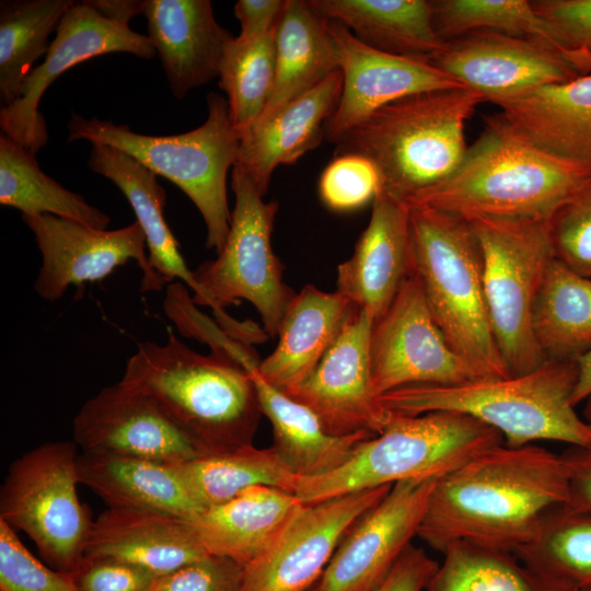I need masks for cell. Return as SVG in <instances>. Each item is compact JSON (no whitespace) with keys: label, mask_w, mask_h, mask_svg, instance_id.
Segmentation results:
<instances>
[{"label":"cell","mask_w":591,"mask_h":591,"mask_svg":"<svg viewBox=\"0 0 591 591\" xmlns=\"http://www.w3.org/2000/svg\"><path fill=\"white\" fill-rule=\"evenodd\" d=\"M568 500L560 454L502 443L436 480L417 536L441 554L456 543L514 553Z\"/></svg>","instance_id":"cell-1"},{"label":"cell","mask_w":591,"mask_h":591,"mask_svg":"<svg viewBox=\"0 0 591 591\" xmlns=\"http://www.w3.org/2000/svg\"><path fill=\"white\" fill-rule=\"evenodd\" d=\"M590 177L591 167L541 149L500 113L485 118L483 131L449 177L406 205L429 207L466 221H549Z\"/></svg>","instance_id":"cell-2"},{"label":"cell","mask_w":591,"mask_h":591,"mask_svg":"<svg viewBox=\"0 0 591 591\" xmlns=\"http://www.w3.org/2000/svg\"><path fill=\"white\" fill-rule=\"evenodd\" d=\"M119 382L154 403L201 455L252 443L262 410L248 373L196 352L171 329L164 344L138 346Z\"/></svg>","instance_id":"cell-3"},{"label":"cell","mask_w":591,"mask_h":591,"mask_svg":"<svg viewBox=\"0 0 591 591\" xmlns=\"http://www.w3.org/2000/svg\"><path fill=\"white\" fill-rule=\"evenodd\" d=\"M577 376L576 361L546 360L523 374L455 385H408L378 399L387 412L401 415H467L498 430L503 444L510 448L540 440L590 447L591 430L571 403Z\"/></svg>","instance_id":"cell-4"},{"label":"cell","mask_w":591,"mask_h":591,"mask_svg":"<svg viewBox=\"0 0 591 591\" xmlns=\"http://www.w3.org/2000/svg\"><path fill=\"white\" fill-rule=\"evenodd\" d=\"M485 97L468 88L421 92L371 114L335 146L334 157L357 154L376 169L380 189L407 202L460 165L465 124Z\"/></svg>","instance_id":"cell-5"},{"label":"cell","mask_w":591,"mask_h":591,"mask_svg":"<svg viewBox=\"0 0 591 591\" xmlns=\"http://www.w3.org/2000/svg\"><path fill=\"white\" fill-rule=\"evenodd\" d=\"M408 207L409 270L438 327L486 378L510 376L491 331L482 253L470 222L429 207Z\"/></svg>","instance_id":"cell-6"},{"label":"cell","mask_w":591,"mask_h":591,"mask_svg":"<svg viewBox=\"0 0 591 591\" xmlns=\"http://www.w3.org/2000/svg\"><path fill=\"white\" fill-rule=\"evenodd\" d=\"M502 443L498 430L464 414L391 413L384 429L366 440L348 462L320 476L297 477L293 494L312 503L407 479L440 478Z\"/></svg>","instance_id":"cell-7"},{"label":"cell","mask_w":591,"mask_h":591,"mask_svg":"<svg viewBox=\"0 0 591 591\" xmlns=\"http://www.w3.org/2000/svg\"><path fill=\"white\" fill-rule=\"evenodd\" d=\"M207 107L208 115L201 126L173 136L141 135L127 125L72 113L68 141L86 140L119 149L155 175L174 183L199 210L207 231L206 246L218 254L230 230L227 175L239 159L240 135L222 95L209 93Z\"/></svg>","instance_id":"cell-8"},{"label":"cell","mask_w":591,"mask_h":591,"mask_svg":"<svg viewBox=\"0 0 591 591\" xmlns=\"http://www.w3.org/2000/svg\"><path fill=\"white\" fill-rule=\"evenodd\" d=\"M231 186L235 206L227 240L216 259L193 270V300L197 305L209 306L217 323L242 341L251 340L255 325L237 322L224 309L241 300L248 301L257 310L266 335L275 338L296 296L283 282V265L271 247L278 202L264 201L254 181L237 164L232 169Z\"/></svg>","instance_id":"cell-9"},{"label":"cell","mask_w":591,"mask_h":591,"mask_svg":"<svg viewBox=\"0 0 591 591\" xmlns=\"http://www.w3.org/2000/svg\"><path fill=\"white\" fill-rule=\"evenodd\" d=\"M468 222L482 253L484 294L500 355L511 375L533 371L547 360L533 333L532 312L555 258L549 221L478 218Z\"/></svg>","instance_id":"cell-10"},{"label":"cell","mask_w":591,"mask_h":591,"mask_svg":"<svg viewBox=\"0 0 591 591\" xmlns=\"http://www.w3.org/2000/svg\"><path fill=\"white\" fill-rule=\"evenodd\" d=\"M77 444L47 442L10 465L0 490V520L25 532L53 569L73 572L93 520L78 496Z\"/></svg>","instance_id":"cell-11"},{"label":"cell","mask_w":591,"mask_h":591,"mask_svg":"<svg viewBox=\"0 0 591 591\" xmlns=\"http://www.w3.org/2000/svg\"><path fill=\"white\" fill-rule=\"evenodd\" d=\"M370 370L376 397L408 385H455L486 378L449 345L410 270L373 322Z\"/></svg>","instance_id":"cell-12"},{"label":"cell","mask_w":591,"mask_h":591,"mask_svg":"<svg viewBox=\"0 0 591 591\" xmlns=\"http://www.w3.org/2000/svg\"><path fill=\"white\" fill-rule=\"evenodd\" d=\"M22 220L42 255L34 288L44 300L60 299L70 286L100 281L129 260L137 262L142 271V292L166 286L150 266L146 236L137 221L107 231L53 215L22 216Z\"/></svg>","instance_id":"cell-13"},{"label":"cell","mask_w":591,"mask_h":591,"mask_svg":"<svg viewBox=\"0 0 591 591\" xmlns=\"http://www.w3.org/2000/svg\"><path fill=\"white\" fill-rule=\"evenodd\" d=\"M391 487L304 503L271 548L243 568L242 591H311L350 526Z\"/></svg>","instance_id":"cell-14"},{"label":"cell","mask_w":591,"mask_h":591,"mask_svg":"<svg viewBox=\"0 0 591 591\" xmlns=\"http://www.w3.org/2000/svg\"><path fill=\"white\" fill-rule=\"evenodd\" d=\"M111 53L144 59L157 56L148 36L104 19L82 1L74 2L61 19L44 61L23 82L20 97L1 107L2 134L36 154L48 142L38 109L47 88L71 67Z\"/></svg>","instance_id":"cell-15"},{"label":"cell","mask_w":591,"mask_h":591,"mask_svg":"<svg viewBox=\"0 0 591 591\" xmlns=\"http://www.w3.org/2000/svg\"><path fill=\"white\" fill-rule=\"evenodd\" d=\"M374 318L354 305L339 334L311 374L286 392L310 408L337 437L379 434L391 413L373 393L370 338Z\"/></svg>","instance_id":"cell-16"},{"label":"cell","mask_w":591,"mask_h":591,"mask_svg":"<svg viewBox=\"0 0 591 591\" xmlns=\"http://www.w3.org/2000/svg\"><path fill=\"white\" fill-rule=\"evenodd\" d=\"M438 478L395 483L347 531L312 591H370L417 536Z\"/></svg>","instance_id":"cell-17"},{"label":"cell","mask_w":591,"mask_h":591,"mask_svg":"<svg viewBox=\"0 0 591 591\" xmlns=\"http://www.w3.org/2000/svg\"><path fill=\"white\" fill-rule=\"evenodd\" d=\"M429 62L491 103L579 77L548 43L489 30L444 42Z\"/></svg>","instance_id":"cell-18"},{"label":"cell","mask_w":591,"mask_h":591,"mask_svg":"<svg viewBox=\"0 0 591 591\" xmlns=\"http://www.w3.org/2000/svg\"><path fill=\"white\" fill-rule=\"evenodd\" d=\"M343 74L338 105L325 124V139L337 143L379 108L433 90L465 88L425 59L375 49L344 24L328 20Z\"/></svg>","instance_id":"cell-19"},{"label":"cell","mask_w":591,"mask_h":591,"mask_svg":"<svg viewBox=\"0 0 591 591\" xmlns=\"http://www.w3.org/2000/svg\"><path fill=\"white\" fill-rule=\"evenodd\" d=\"M84 453L182 463L200 454L195 444L141 393L120 382L88 399L73 419Z\"/></svg>","instance_id":"cell-20"},{"label":"cell","mask_w":591,"mask_h":591,"mask_svg":"<svg viewBox=\"0 0 591 591\" xmlns=\"http://www.w3.org/2000/svg\"><path fill=\"white\" fill-rule=\"evenodd\" d=\"M409 207L379 189L352 255L337 267V290L378 318L409 274Z\"/></svg>","instance_id":"cell-21"},{"label":"cell","mask_w":591,"mask_h":591,"mask_svg":"<svg viewBox=\"0 0 591 591\" xmlns=\"http://www.w3.org/2000/svg\"><path fill=\"white\" fill-rule=\"evenodd\" d=\"M148 37L172 93L178 100L219 77L233 38L213 15L209 0H146Z\"/></svg>","instance_id":"cell-22"},{"label":"cell","mask_w":591,"mask_h":591,"mask_svg":"<svg viewBox=\"0 0 591 591\" xmlns=\"http://www.w3.org/2000/svg\"><path fill=\"white\" fill-rule=\"evenodd\" d=\"M84 555L126 561L160 577L209 556L187 519L124 508H107L93 520Z\"/></svg>","instance_id":"cell-23"},{"label":"cell","mask_w":591,"mask_h":591,"mask_svg":"<svg viewBox=\"0 0 591 591\" xmlns=\"http://www.w3.org/2000/svg\"><path fill=\"white\" fill-rule=\"evenodd\" d=\"M303 505L292 493L257 485L187 521L209 555L244 568L271 548Z\"/></svg>","instance_id":"cell-24"},{"label":"cell","mask_w":591,"mask_h":591,"mask_svg":"<svg viewBox=\"0 0 591 591\" xmlns=\"http://www.w3.org/2000/svg\"><path fill=\"white\" fill-rule=\"evenodd\" d=\"M343 89L336 71L308 93L286 105L268 121L240 135V165L265 196L280 164H293L325 138V124L335 112Z\"/></svg>","instance_id":"cell-25"},{"label":"cell","mask_w":591,"mask_h":591,"mask_svg":"<svg viewBox=\"0 0 591 591\" xmlns=\"http://www.w3.org/2000/svg\"><path fill=\"white\" fill-rule=\"evenodd\" d=\"M529 141L591 167V74L494 102Z\"/></svg>","instance_id":"cell-26"},{"label":"cell","mask_w":591,"mask_h":591,"mask_svg":"<svg viewBox=\"0 0 591 591\" xmlns=\"http://www.w3.org/2000/svg\"><path fill=\"white\" fill-rule=\"evenodd\" d=\"M352 308L338 291L305 285L282 317L276 348L259 361V374L282 392L302 383L334 343Z\"/></svg>","instance_id":"cell-27"},{"label":"cell","mask_w":591,"mask_h":591,"mask_svg":"<svg viewBox=\"0 0 591 591\" xmlns=\"http://www.w3.org/2000/svg\"><path fill=\"white\" fill-rule=\"evenodd\" d=\"M178 463L84 453L78 455L79 483L108 508L139 509L192 519L204 508L187 488Z\"/></svg>","instance_id":"cell-28"},{"label":"cell","mask_w":591,"mask_h":591,"mask_svg":"<svg viewBox=\"0 0 591 591\" xmlns=\"http://www.w3.org/2000/svg\"><path fill=\"white\" fill-rule=\"evenodd\" d=\"M258 404L273 427V448L283 464L298 477L329 473L357 452L371 433L337 437L328 433L318 417L305 405L268 383L258 372V363L247 371Z\"/></svg>","instance_id":"cell-29"},{"label":"cell","mask_w":591,"mask_h":591,"mask_svg":"<svg viewBox=\"0 0 591 591\" xmlns=\"http://www.w3.org/2000/svg\"><path fill=\"white\" fill-rule=\"evenodd\" d=\"M328 20L309 0H287L276 30V73L273 92L256 123L271 119L293 100L339 71Z\"/></svg>","instance_id":"cell-30"},{"label":"cell","mask_w":591,"mask_h":591,"mask_svg":"<svg viewBox=\"0 0 591 591\" xmlns=\"http://www.w3.org/2000/svg\"><path fill=\"white\" fill-rule=\"evenodd\" d=\"M89 167L112 181L129 201L147 242L149 263L166 285L179 279L192 291L196 283L179 244L164 218L165 192L152 171L126 152L92 144Z\"/></svg>","instance_id":"cell-31"},{"label":"cell","mask_w":591,"mask_h":591,"mask_svg":"<svg viewBox=\"0 0 591 591\" xmlns=\"http://www.w3.org/2000/svg\"><path fill=\"white\" fill-rule=\"evenodd\" d=\"M327 20L344 24L364 44L394 55L428 60L443 46L427 0H309Z\"/></svg>","instance_id":"cell-32"},{"label":"cell","mask_w":591,"mask_h":591,"mask_svg":"<svg viewBox=\"0 0 591 591\" xmlns=\"http://www.w3.org/2000/svg\"><path fill=\"white\" fill-rule=\"evenodd\" d=\"M532 328L547 360H573L591 350V277L556 257L536 294Z\"/></svg>","instance_id":"cell-33"},{"label":"cell","mask_w":591,"mask_h":591,"mask_svg":"<svg viewBox=\"0 0 591 591\" xmlns=\"http://www.w3.org/2000/svg\"><path fill=\"white\" fill-rule=\"evenodd\" d=\"M177 466L190 494L204 509L228 501L257 485L293 494L298 477L273 447L259 449L252 443L202 454Z\"/></svg>","instance_id":"cell-34"},{"label":"cell","mask_w":591,"mask_h":591,"mask_svg":"<svg viewBox=\"0 0 591 591\" xmlns=\"http://www.w3.org/2000/svg\"><path fill=\"white\" fill-rule=\"evenodd\" d=\"M0 204L22 216L53 215L105 230L111 218L47 176L35 153L4 134L0 136Z\"/></svg>","instance_id":"cell-35"},{"label":"cell","mask_w":591,"mask_h":591,"mask_svg":"<svg viewBox=\"0 0 591 591\" xmlns=\"http://www.w3.org/2000/svg\"><path fill=\"white\" fill-rule=\"evenodd\" d=\"M72 0H4L0 3V100L7 106L20 97L34 63L46 56Z\"/></svg>","instance_id":"cell-36"},{"label":"cell","mask_w":591,"mask_h":591,"mask_svg":"<svg viewBox=\"0 0 591 591\" xmlns=\"http://www.w3.org/2000/svg\"><path fill=\"white\" fill-rule=\"evenodd\" d=\"M425 591H580L538 572L513 553L465 543L449 546Z\"/></svg>","instance_id":"cell-37"},{"label":"cell","mask_w":591,"mask_h":591,"mask_svg":"<svg viewBox=\"0 0 591 591\" xmlns=\"http://www.w3.org/2000/svg\"><path fill=\"white\" fill-rule=\"evenodd\" d=\"M528 567L591 591V512L561 505L513 553Z\"/></svg>","instance_id":"cell-38"},{"label":"cell","mask_w":591,"mask_h":591,"mask_svg":"<svg viewBox=\"0 0 591 591\" xmlns=\"http://www.w3.org/2000/svg\"><path fill=\"white\" fill-rule=\"evenodd\" d=\"M276 30L251 40L233 37L225 47L219 86L228 96L230 119L239 135L256 123L273 92Z\"/></svg>","instance_id":"cell-39"},{"label":"cell","mask_w":591,"mask_h":591,"mask_svg":"<svg viewBox=\"0 0 591 591\" xmlns=\"http://www.w3.org/2000/svg\"><path fill=\"white\" fill-rule=\"evenodd\" d=\"M431 7L434 31L443 42L489 30L544 40L561 55L551 25L531 1L432 0Z\"/></svg>","instance_id":"cell-40"},{"label":"cell","mask_w":591,"mask_h":591,"mask_svg":"<svg viewBox=\"0 0 591 591\" xmlns=\"http://www.w3.org/2000/svg\"><path fill=\"white\" fill-rule=\"evenodd\" d=\"M197 306L188 294L186 285L171 282L166 286L163 309L178 332L183 336L207 344L212 354L243 368L255 352L252 345L232 337L216 320L200 312Z\"/></svg>","instance_id":"cell-41"},{"label":"cell","mask_w":591,"mask_h":591,"mask_svg":"<svg viewBox=\"0 0 591 591\" xmlns=\"http://www.w3.org/2000/svg\"><path fill=\"white\" fill-rule=\"evenodd\" d=\"M0 591H79L72 573L50 569L0 520Z\"/></svg>","instance_id":"cell-42"},{"label":"cell","mask_w":591,"mask_h":591,"mask_svg":"<svg viewBox=\"0 0 591 591\" xmlns=\"http://www.w3.org/2000/svg\"><path fill=\"white\" fill-rule=\"evenodd\" d=\"M548 224L555 257L576 273L591 277V177Z\"/></svg>","instance_id":"cell-43"},{"label":"cell","mask_w":591,"mask_h":591,"mask_svg":"<svg viewBox=\"0 0 591 591\" xmlns=\"http://www.w3.org/2000/svg\"><path fill=\"white\" fill-rule=\"evenodd\" d=\"M531 2L551 25L566 61L579 76L591 74V0Z\"/></svg>","instance_id":"cell-44"},{"label":"cell","mask_w":591,"mask_h":591,"mask_svg":"<svg viewBox=\"0 0 591 591\" xmlns=\"http://www.w3.org/2000/svg\"><path fill=\"white\" fill-rule=\"evenodd\" d=\"M323 202L336 211L355 210L373 200L380 189L375 166L357 154L335 157L320 179Z\"/></svg>","instance_id":"cell-45"},{"label":"cell","mask_w":591,"mask_h":591,"mask_svg":"<svg viewBox=\"0 0 591 591\" xmlns=\"http://www.w3.org/2000/svg\"><path fill=\"white\" fill-rule=\"evenodd\" d=\"M71 573L79 591H158L163 578L126 561L88 555Z\"/></svg>","instance_id":"cell-46"},{"label":"cell","mask_w":591,"mask_h":591,"mask_svg":"<svg viewBox=\"0 0 591 591\" xmlns=\"http://www.w3.org/2000/svg\"><path fill=\"white\" fill-rule=\"evenodd\" d=\"M243 567L209 555L162 578L158 591H242Z\"/></svg>","instance_id":"cell-47"},{"label":"cell","mask_w":591,"mask_h":591,"mask_svg":"<svg viewBox=\"0 0 591 591\" xmlns=\"http://www.w3.org/2000/svg\"><path fill=\"white\" fill-rule=\"evenodd\" d=\"M439 564L413 543L370 591H425Z\"/></svg>","instance_id":"cell-48"},{"label":"cell","mask_w":591,"mask_h":591,"mask_svg":"<svg viewBox=\"0 0 591 591\" xmlns=\"http://www.w3.org/2000/svg\"><path fill=\"white\" fill-rule=\"evenodd\" d=\"M287 0H240L234 15L240 22V40L260 37L277 27Z\"/></svg>","instance_id":"cell-49"},{"label":"cell","mask_w":591,"mask_h":591,"mask_svg":"<svg viewBox=\"0 0 591 591\" xmlns=\"http://www.w3.org/2000/svg\"><path fill=\"white\" fill-rule=\"evenodd\" d=\"M569 478L567 506L591 512V445L569 447L561 454Z\"/></svg>","instance_id":"cell-50"},{"label":"cell","mask_w":591,"mask_h":591,"mask_svg":"<svg viewBox=\"0 0 591 591\" xmlns=\"http://www.w3.org/2000/svg\"><path fill=\"white\" fill-rule=\"evenodd\" d=\"M82 2L104 19L121 25H128L132 18L143 14L146 9V0H84Z\"/></svg>","instance_id":"cell-51"},{"label":"cell","mask_w":591,"mask_h":591,"mask_svg":"<svg viewBox=\"0 0 591 591\" xmlns=\"http://www.w3.org/2000/svg\"><path fill=\"white\" fill-rule=\"evenodd\" d=\"M578 376L571 395L573 406L591 396V350L576 360Z\"/></svg>","instance_id":"cell-52"},{"label":"cell","mask_w":591,"mask_h":591,"mask_svg":"<svg viewBox=\"0 0 591 591\" xmlns=\"http://www.w3.org/2000/svg\"><path fill=\"white\" fill-rule=\"evenodd\" d=\"M583 414H584L583 420L586 421L587 426L591 430V396L588 398V403L586 405Z\"/></svg>","instance_id":"cell-53"},{"label":"cell","mask_w":591,"mask_h":591,"mask_svg":"<svg viewBox=\"0 0 591 591\" xmlns=\"http://www.w3.org/2000/svg\"><path fill=\"white\" fill-rule=\"evenodd\" d=\"M312 591V590H311Z\"/></svg>","instance_id":"cell-54"}]
</instances>
